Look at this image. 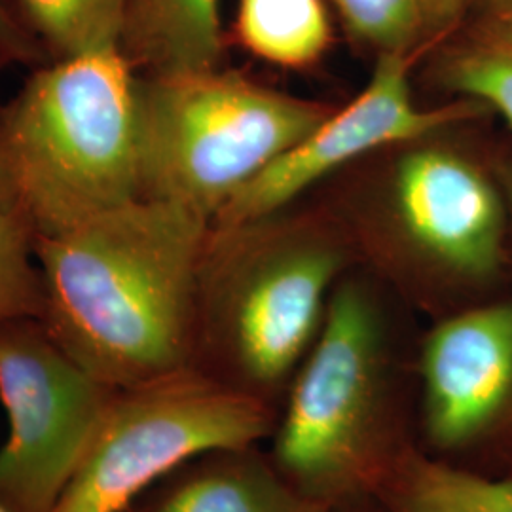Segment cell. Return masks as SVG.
<instances>
[{
  "mask_svg": "<svg viewBox=\"0 0 512 512\" xmlns=\"http://www.w3.org/2000/svg\"><path fill=\"white\" fill-rule=\"evenodd\" d=\"M211 222L137 198L35 241L40 321L74 361L112 387L192 366Z\"/></svg>",
  "mask_w": 512,
  "mask_h": 512,
  "instance_id": "1",
  "label": "cell"
},
{
  "mask_svg": "<svg viewBox=\"0 0 512 512\" xmlns=\"http://www.w3.org/2000/svg\"><path fill=\"white\" fill-rule=\"evenodd\" d=\"M0 198L35 241L139 198L137 73L120 48L50 61L0 103Z\"/></svg>",
  "mask_w": 512,
  "mask_h": 512,
  "instance_id": "2",
  "label": "cell"
},
{
  "mask_svg": "<svg viewBox=\"0 0 512 512\" xmlns=\"http://www.w3.org/2000/svg\"><path fill=\"white\" fill-rule=\"evenodd\" d=\"M270 439L279 473L336 511L366 501L416 442L391 374L382 308L363 283L336 285Z\"/></svg>",
  "mask_w": 512,
  "mask_h": 512,
  "instance_id": "3",
  "label": "cell"
},
{
  "mask_svg": "<svg viewBox=\"0 0 512 512\" xmlns=\"http://www.w3.org/2000/svg\"><path fill=\"white\" fill-rule=\"evenodd\" d=\"M344 253L329 239L215 228L203 253L192 366L279 412L323 327Z\"/></svg>",
  "mask_w": 512,
  "mask_h": 512,
  "instance_id": "4",
  "label": "cell"
},
{
  "mask_svg": "<svg viewBox=\"0 0 512 512\" xmlns=\"http://www.w3.org/2000/svg\"><path fill=\"white\" fill-rule=\"evenodd\" d=\"M330 114L236 71L137 74L139 198L177 203L203 219Z\"/></svg>",
  "mask_w": 512,
  "mask_h": 512,
  "instance_id": "5",
  "label": "cell"
},
{
  "mask_svg": "<svg viewBox=\"0 0 512 512\" xmlns=\"http://www.w3.org/2000/svg\"><path fill=\"white\" fill-rule=\"evenodd\" d=\"M277 414L196 366L118 387L52 512L126 511L186 461L270 439Z\"/></svg>",
  "mask_w": 512,
  "mask_h": 512,
  "instance_id": "6",
  "label": "cell"
},
{
  "mask_svg": "<svg viewBox=\"0 0 512 512\" xmlns=\"http://www.w3.org/2000/svg\"><path fill=\"white\" fill-rule=\"evenodd\" d=\"M118 387L78 365L37 317L0 323V507L52 512Z\"/></svg>",
  "mask_w": 512,
  "mask_h": 512,
  "instance_id": "7",
  "label": "cell"
},
{
  "mask_svg": "<svg viewBox=\"0 0 512 512\" xmlns=\"http://www.w3.org/2000/svg\"><path fill=\"white\" fill-rule=\"evenodd\" d=\"M416 444L461 467L512 423V302L461 311L425 336Z\"/></svg>",
  "mask_w": 512,
  "mask_h": 512,
  "instance_id": "8",
  "label": "cell"
},
{
  "mask_svg": "<svg viewBox=\"0 0 512 512\" xmlns=\"http://www.w3.org/2000/svg\"><path fill=\"white\" fill-rule=\"evenodd\" d=\"M404 54L380 55L365 90L344 109L330 112L300 143L243 186L211 226L239 228L266 222L285 203L366 152L420 141L475 114L480 107L475 101L442 109L420 107L412 95Z\"/></svg>",
  "mask_w": 512,
  "mask_h": 512,
  "instance_id": "9",
  "label": "cell"
},
{
  "mask_svg": "<svg viewBox=\"0 0 512 512\" xmlns=\"http://www.w3.org/2000/svg\"><path fill=\"white\" fill-rule=\"evenodd\" d=\"M395 205L410 241L448 274L484 279L501 260L505 209L476 165L442 148L408 152Z\"/></svg>",
  "mask_w": 512,
  "mask_h": 512,
  "instance_id": "10",
  "label": "cell"
},
{
  "mask_svg": "<svg viewBox=\"0 0 512 512\" xmlns=\"http://www.w3.org/2000/svg\"><path fill=\"white\" fill-rule=\"evenodd\" d=\"M122 512H336L300 492L258 444L190 459Z\"/></svg>",
  "mask_w": 512,
  "mask_h": 512,
  "instance_id": "11",
  "label": "cell"
},
{
  "mask_svg": "<svg viewBox=\"0 0 512 512\" xmlns=\"http://www.w3.org/2000/svg\"><path fill=\"white\" fill-rule=\"evenodd\" d=\"M118 48L139 76L219 69L220 0H124Z\"/></svg>",
  "mask_w": 512,
  "mask_h": 512,
  "instance_id": "12",
  "label": "cell"
},
{
  "mask_svg": "<svg viewBox=\"0 0 512 512\" xmlns=\"http://www.w3.org/2000/svg\"><path fill=\"white\" fill-rule=\"evenodd\" d=\"M361 507L363 512H512V475L459 469L412 442Z\"/></svg>",
  "mask_w": 512,
  "mask_h": 512,
  "instance_id": "13",
  "label": "cell"
},
{
  "mask_svg": "<svg viewBox=\"0 0 512 512\" xmlns=\"http://www.w3.org/2000/svg\"><path fill=\"white\" fill-rule=\"evenodd\" d=\"M236 35L264 61L308 67L329 48V14L323 0H239Z\"/></svg>",
  "mask_w": 512,
  "mask_h": 512,
  "instance_id": "14",
  "label": "cell"
},
{
  "mask_svg": "<svg viewBox=\"0 0 512 512\" xmlns=\"http://www.w3.org/2000/svg\"><path fill=\"white\" fill-rule=\"evenodd\" d=\"M444 88L497 110L512 128V14H486L440 59Z\"/></svg>",
  "mask_w": 512,
  "mask_h": 512,
  "instance_id": "15",
  "label": "cell"
},
{
  "mask_svg": "<svg viewBox=\"0 0 512 512\" xmlns=\"http://www.w3.org/2000/svg\"><path fill=\"white\" fill-rule=\"evenodd\" d=\"M14 6L50 61L120 44L124 0H14Z\"/></svg>",
  "mask_w": 512,
  "mask_h": 512,
  "instance_id": "16",
  "label": "cell"
},
{
  "mask_svg": "<svg viewBox=\"0 0 512 512\" xmlns=\"http://www.w3.org/2000/svg\"><path fill=\"white\" fill-rule=\"evenodd\" d=\"M35 239L0 198V323L42 315Z\"/></svg>",
  "mask_w": 512,
  "mask_h": 512,
  "instance_id": "17",
  "label": "cell"
},
{
  "mask_svg": "<svg viewBox=\"0 0 512 512\" xmlns=\"http://www.w3.org/2000/svg\"><path fill=\"white\" fill-rule=\"evenodd\" d=\"M349 29L385 52H406L427 33L421 0H334Z\"/></svg>",
  "mask_w": 512,
  "mask_h": 512,
  "instance_id": "18",
  "label": "cell"
},
{
  "mask_svg": "<svg viewBox=\"0 0 512 512\" xmlns=\"http://www.w3.org/2000/svg\"><path fill=\"white\" fill-rule=\"evenodd\" d=\"M46 63L50 57L21 23L14 0H0V76L12 67L33 71Z\"/></svg>",
  "mask_w": 512,
  "mask_h": 512,
  "instance_id": "19",
  "label": "cell"
},
{
  "mask_svg": "<svg viewBox=\"0 0 512 512\" xmlns=\"http://www.w3.org/2000/svg\"><path fill=\"white\" fill-rule=\"evenodd\" d=\"M471 0H421L425 29L433 35L454 29L465 16Z\"/></svg>",
  "mask_w": 512,
  "mask_h": 512,
  "instance_id": "20",
  "label": "cell"
},
{
  "mask_svg": "<svg viewBox=\"0 0 512 512\" xmlns=\"http://www.w3.org/2000/svg\"><path fill=\"white\" fill-rule=\"evenodd\" d=\"M488 14H512V0H484Z\"/></svg>",
  "mask_w": 512,
  "mask_h": 512,
  "instance_id": "21",
  "label": "cell"
},
{
  "mask_svg": "<svg viewBox=\"0 0 512 512\" xmlns=\"http://www.w3.org/2000/svg\"><path fill=\"white\" fill-rule=\"evenodd\" d=\"M505 188H507V198H509V205H511L512 211V169H509L507 175H505Z\"/></svg>",
  "mask_w": 512,
  "mask_h": 512,
  "instance_id": "22",
  "label": "cell"
},
{
  "mask_svg": "<svg viewBox=\"0 0 512 512\" xmlns=\"http://www.w3.org/2000/svg\"><path fill=\"white\" fill-rule=\"evenodd\" d=\"M336 512H363V507H361V505H355V507H349V509H340V511Z\"/></svg>",
  "mask_w": 512,
  "mask_h": 512,
  "instance_id": "23",
  "label": "cell"
},
{
  "mask_svg": "<svg viewBox=\"0 0 512 512\" xmlns=\"http://www.w3.org/2000/svg\"><path fill=\"white\" fill-rule=\"evenodd\" d=\"M0 512H8V511H4V509H2V507H0Z\"/></svg>",
  "mask_w": 512,
  "mask_h": 512,
  "instance_id": "24",
  "label": "cell"
}]
</instances>
